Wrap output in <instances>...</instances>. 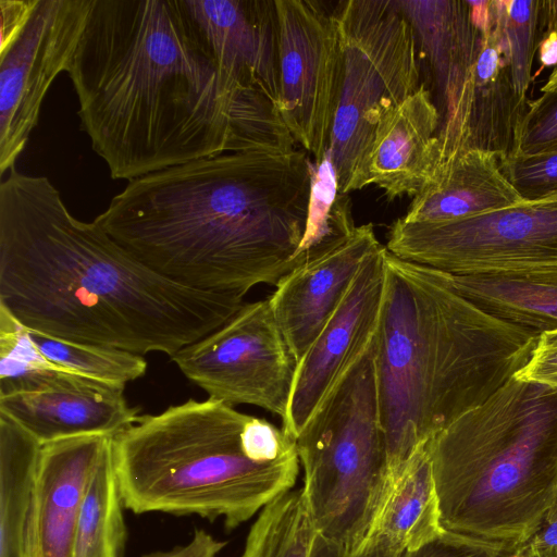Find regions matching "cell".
<instances>
[{
    "label": "cell",
    "instance_id": "obj_1",
    "mask_svg": "<svg viewBox=\"0 0 557 557\" xmlns=\"http://www.w3.org/2000/svg\"><path fill=\"white\" fill-rule=\"evenodd\" d=\"M0 185V307L30 331L170 357L226 323L244 297L178 285L95 221L76 219L46 176Z\"/></svg>",
    "mask_w": 557,
    "mask_h": 557
},
{
    "label": "cell",
    "instance_id": "obj_2",
    "mask_svg": "<svg viewBox=\"0 0 557 557\" xmlns=\"http://www.w3.org/2000/svg\"><path fill=\"white\" fill-rule=\"evenodd\" d=\"M315 177L298 147L230 150L131 181L94 221L161 276L244 297L292 271Z\"/></svg>",
    "mask_w": 557,
    "mask_h": 557
},
{
    "label": "cell",
    "instance_id": "obj_3",
    "mask_svg": "<svg viewBox=\"0 0 557 557\" xmlns=\"http://www.w3.org/2000/svg\"><path fill=\"white\" fill-rule=\"evenodd\" d=\"M67 74L114 180L231 150L235 96L184 0H92Z\"/></svg>",
    "mask_w": 557,
    "mask_h": 557
},
{
    "label": "cell",
    "instance_id": "obj_4",
    "mask_svg": "<svg viewBox=\"0 0 557 557\" xmlns=\"http://www.w3.org/2000/svg\"><path fill=\"white\" fill-rule=\"evenodd\" d=\"M374 369L389 485L411 458L529 361L539 333L462 296L451 276L385 251Z\"/></svg>",
    "mask_w": 557,
    "mask_h": 557
},
{
    "label": "cell",
    "instance_id": "obj_5",
    "mask_svg": "<svg viewBox=\"0 0 557 557\" xmlns=\"http://www.w3.org/2000/svg\"><path fill=\"white\" fill-rule=\"evenodd\" d=\"M426 447L443 529L520 549L557 500V388L513 376Z\"/></svg>",
    "mask_w": 557,
    "mask_h": 557
},
{
    "label": "cell",
    "instance_id": "obj_6",
    "mask_svg": "<svg viewBox=\"0 0 557 557\" xmlns=\"http://www.w3.org/2000/svg\"><path fill=\"white\" fill-rule=\"evenodd\" d=\"M249 414L215 398L187 399L113 436V462L124 507L222 519L232 531L295 485L298 453L275 462L247 456Z\"/></svg>",
    "mask_w": 557,
    "mask_h": 557
},
{
    "label": "cell",
    "instance_id": "obj_7",
    "mask_svg": "<svg viewBox=\"0 0 557 557\" xmlns=\"http://www.w3.org/2000/svg\"><path fill=\"white\" fill-rule=\"evenodd\" d=\"M295 443L315 533L349 552L358 550L389 487L374 339L317 408Z\"/></svg>",
    "mask_w": 557,
    "mask_h": 557
},
{
    "label": "cell",
    "instance_id": "obj_8",
    "mask_svg": "<svg viewBox=\"0 0 557 557\" xmlns=\"http://www.w3.org/2000/svg\"><path fill=\"white\" fill-rule=\"evenodd\" d=\"M336 9L341 86L329 158L337 194L366 187L382 119L422 84L414 30L397 0H349Z\"/></svg>",
    "mask_w": 557,
    "mask_h": 557
},
{
    "label": "cell",
    "instance_id": "obj_9",
    "mask_svg": "<svg viewBox=\"0 0 557 557\" xmlns=\"http://www.w3.org/2000/svg\"><path fill=\"white\" fill-rule=\"evenodd\" d=\"M386 249L451 275L557 268V203H525L442 223H392Z\"/></svg>",
    "mask_w": 557,
    "mask_h": 557
},
{
    "label": "cell",
    "instance_id": "obj_10",
    "mask_svg": "<svg viewBox=\"0 0 557 557\" xmlns=\"http://www.w3.org/2000/svg\"><path fill=\"white\" fill-rule=\"evenodd\" d=\"M171 360L211 398L260 407L281 420L286 414L297 362L269 298L245 302L226 323Z\"/></svg>",
    "mask_w": 557,
    "mask_h": 557
},
{
    "label": "cell",
    "instance_id": "obj_11",
    "mask_svg": "<svg viewBox=\"0 0 557 557\" xmlns=\"http://www.w3.org/2000/svg\"><path fill=\"white\" fill-rule=\"evenodd\" d=\"M277 17V110L296 144L329 156L337 110L342 58L336 9L311 0H274Z\"/></svg>",
    "mask_w": 557,
    "mask_h": 557
},
{
    "label": "cell",
    "instance_id": "obj_12",
    "mask_svg": "<svg viewBox=\"0 0 557 557\" xmlns=\"http://www.w3.org/2000/svg\"><path fill=\"white\" fill-rule=\"evenodd\" d=\"M92 0H39L16 40L0 52V174L26 148L44 99L67 72Z\"/></svg>",
    "mask_w": 557,
    "mask_h": 557
},
{
    "label": "cell",
    "instance_id": "obj_13",
    "mask_svg": "<svg viewBox=\"0 0 557 557\" xmlns=\"http://www.w3.org/2000/svg\"><path fill=\"white\" fill-rule=\"evenodd\" d=\"M381 246L362 262L323 330L297 362L282 430L293 441L324 398L372 344L385 288Z\"/></svg>",
    "mask_w": 557,
    "mask_h": 557
},
{
    "label": "cell",
    "instance_id": "obj_14",
    "mask_svg": "<svg viewBox=\"0 0 557 557\" xmlns=\"http://www.w3.org/2000/svg\"><path fill=\"white\" fill-rule=\"evenodd\" d=\"M0 411L41 445L82 435L115 436L141 418L128 405L124 387L64 368L35 371L8 383Z\"/></svg>",
    "mask_w": 557,
    "mask_h": 557
},
{
    "label": "cell",
    "instance_id": "obj_15",
    "mask_svg": "<svg viewBox=\"0 0 557 557\" xmlns=\"http://www.w3.org/2000/svg\"><path fill=\"white\" fill-rule=\"evenodd\" d=\"M425 55L440 101L441 163L469 150L471 85L482 39L468 1L397 0Z\"/></svg>",
    "mask_w": 557,
    "mask_h": 557
},
{
    "label": "cell",
    "instance_id": "obj_16",
    "mask_svg": "<svg viewBox=\"0 0 557 557\" xmlns=\"http://www.w3.org/2000/svg\"><path fill=\"white\" fill-rule=\"evenodd\" d=\"M233 96L256 91L278 106L274 0H184ZM278 111V110H277Z\"/></svg>",
    "mask_w": 557,
    "mask_h": 557
},
{
    "label": "cell",
    "instance_id": "obj_17",
    "mask_svg": "<svg viewBox=\"0 0 557 557\" xmlns=\"http://www.w3.org/2000/svg\"><path fill=\"white\" fill-rule=\"evenodd\" d=\"M381 246L372 223L356 225L278 281L268 298L296 362L337 309L364 259Z\"/></svg>",
    "mask_w": 557,
    "mask_h": 557
},
{
    "label": "cell",
    "instance_id": "obj_18",
    "mask_svg": "<svg viewBox=\"0 0 557 557\" xmlns=\"http://www.w3.org/2000/svg\"><path fill=\"white\" fill-rule=\"evenodd\" d=\"M112 438L82 435L41 446L32 500V557H71L88 483Z\"/></svg>",
    "mask_w": 557,
    "mask_h": 557
},
{
    "label": "cell",
    "instance_id": "obj_19",
    "mask_svg": "<svg viewBox=\"0 0 557 557\" xmlns=\"http://www.w3.org/2000/svg\"><path fill=\"white\" fill-rule=\"evenodd\" d=\"M441 115L422 83L379 123L368 154L366 186L381 188L388 200L414 197L441 163Z\"/></svg>",
    "mask_w": 557,
    "mask_h": 557
},
{
    "label": "cell",
    "instance_id": "obj_20",
    "mask_svg": "<svg viewBox=\"0 0 557 557\" xmlns=\"http://www.w3.org/2000/svg\"><path fill=\"white\" fill-rule=\"evenodd\" d=\"M504 159L497 152L469 149L442 163L400 219L442 223L525 205L506 173Z\"/></svg>",
    "mask_w": 557,
    "mask_h": 557
},
{
    "label": "cell",
    "instance_id": "obj_21",
    "mask_svg": "<svg viewBox=\"0 0 557 557\" xmlns=\"http://www.w3.org/2000/svg\"><path fill=\"white\" fill-rule=\"evenodd\" d=\"M450 276L462 296L504 321L539 334L557 327V268Z\"/></svg>",
    "mask_w": 557,
    "mask_h": 557
},
{
    "label": "cell",
    "instance_id": "obj_22",
    "mask_svg": "<svg viewBox=\"0 0 557 557\" xmlns=\"http://www.w3.org/2000/svg\"><path fill=\"white\" fill-rule=\"evenodd\" d=\"M426 446L389 485L368 540H382L404 553L419 548L444 531Z\"/></svg>",
    "mask_w": 557,
    "mask_h": 557
},
{
    "label": "cell",
    "instance_id": "obj_23",
    "mask_svg": "<svg viewBox=\"0 0 557 557\" xmlns=\"http://www.w3.org/2000/svg\"><path fill=\"white\" fill-rule=\"evenodd\" d=\"M41 446L0 411V557H32V500Z\"/></svg>",
    "mask_w": 557,
    "mask_h": 557
},
{
    "label": "cell",
    "instance_id": "obj_24",
    "mask_svg": "<svg viewBox=\"0 0 557 557\" xmlns=\"http://www.w3.org/2000/svg\"><path fill=\"white\" fill-rule=\"evenodd\" d=\"M123 508L112 438L88 483L71 557H123L127 535Z\"/></svg>",
    "mask_w": 557,
    "mask_h": 557
},
{
    "label": "cell",
    "instance_id": "obj_25",
    "mask_svg": "<svg viewBox=\"0 0 557 557\" xmlns=\"http://www.w3.org/2000/svg\"><path fill=\"white\" fill-rule=\"evenodd\" d=\"M314 535L302 488L290 490L258 513L239 557H308Z\"/></svg>",
    "mask_w": 557,
    "mask_h": 557
},
{
    "label": "cell",
    "instance_id": "obj_26",
    "mask_svg": "<svg viewBox=\"0 0 557 557\" xmlns=\"http://www.w3.org/2000/svg\"><path fill=\"white\" fill-rule=\"evenodd\" d=\"M30 337L49 361L77 374L125 387L147 372L146 359L127 350L64 341L29 330Z\"/></svg>",
    "mask_w": 557,
    "mask_h": 557
},
{
    "label": "cell",
    "instance_id": "obj_27",
    "mask_svg": "<svg viewBox=\"0 0 557 557\" xmlns=\"http://www.w3.org/2000/svg\"><path fill=\"white\" fill-rule=\"evenodd\" d=\"M491 11L502 47L509 60L516 92L525 97L532 82V62L541 1L492 0Z\"/></svg>",
    "mask_w": 557,
    "mask_h": 557
},
{
    "label": "cell",
    "instance_id": "obj_28",
    "mask_svg": "<svg viewBox=\"0 0 557 557\" xmlns=\"http://www.w3.org/2000/svg\"><path fill=\"white\" fill-rule=\"evenodd\" d=\"M58 367L40 354L29 330L0 307V382L15 381L34 371Z\"/></svg>",
    "mask_w": 557,
    "mask_h": 557
},
{
    "label": "cell",
    "instance_id": "obj_29",
    "mask_svg": "<svg viewBox=\"0 0 557 557\" xmlns=\"http://www.w3.org/2000/svg\"><path fill=\"white\" fill-rule=\"evenodd\" d=\"M557 152V94H543L531 101L516 133L507 158H530Z\"/></svg>",
    "mask_w": 557,
    "mask_h": 557
},
{
    "label": "cell",
    "instance_id": "obj_30",
    "mask_svg": "<svg viewBox=\"0 0 557 557\" xmlns=\"http://www.w3.org/2000/svg\"><path fill=\"white\" fill-rule=\"evenodd\" d=\"M504 164L510 182L527 202L557 191V152L530 158H505Z\"/></svg>",
    "mask_w": 557,
    "mask_h": 557
},
{
    "label": "cell",
    "instance_id": "obj_31",
    "mask_svg": "<svg viewBox=\"0 0 557 557\" xmlns=\"http://www.w3.org/2000/svg\"><path fill=\"white\" fill-rule=\"evenodd\" d=\"M515 549L506 544L444 530L417 549L399 557H512Z\"/></svg>",
    "mask_w": 557,
    "mask_h": 557
},
{
    "label": "cell",
    "instance_id": "obj_32",
    "mask_svg": "<svg viewBox=\"0 0 557 557\" xmlns=\"http://www.w3.org/2000/svg\"><path fill=\"white\" fill-rule=\"evenodd\" d=\"M515 377L557 388V327L540 333L529 361Z\"/></svg>",
    "mask_w": 557,
    "mask_h": 557
},
{
    "label": "cell",
    "instance_id": "obj_33",
    "mask_svg": "<svg viewBox=\"0 0 557 557\" xmlns=\"http://www.w3.org/2000/svg\"><path fill=\"white\" fill-rule=\"evenodd\" d=\"M401 554L379 539H369L358 550L349 552L342 545L315 533L308 557H399Z\"/></svg>",
    "mask_w": 557,
    "mask_h": 557
},
{
    "label": "cell",
    "instance_id": "obj_34",
    "mask_svg": "<svg viewBox=\"0 0 557 557\" xmlns=\"http://www.w3.org/2000/svg\"><path fill=\"white\" fill-rule=\"evenodd\" d=\"M39 0H0V52L8 49L22 34Z\"/></svg>",
    "mask_w": 557,
    "mask_h": 557
},
{
    "label": "cell",
    "instance_id": "obj_35",
    "mask_svg": "<svg viewBox=\"0 0 557 557\" xmlns=\"http://www.w3.org/2000/svg\"><path fill=\"white\" fill-rule=\"evenodd\" d=\"M226 544L225 541L215 539L205 529H196L187 544L175 546L170 550L147 553L141 557H218Z\"/></svg>",
    "mask_w": 557,
    "mask_h": 557
},
{
    "label": "cell",
    "instance_id": "obj_36",
    "mask_svg": "<svg viewBox=\"0 0 557 557\" xmlns=\"http://www.w3.org/2000/svg\"><path fill=\"white\" fill-rule=\"evenodd\" d=\"M518 550L524 557H543L557 550V500L546 513L539 531Z\"/></svg>",
    "mask_w": 557,
    "mask_h": 557
},
{
    "label": "cell",
    "instance_id": "obj_37",
    "mask_svg": "<svg viewBox=\"0 0 557 557\" xmlns=\"http://www.w3.org/2000/svg\"><path fill=\"white\" fill-rule=\"evenodd\" d=\"M537 50L543 66H557V33L546 32L537 44Z\"/></svg>",
    "mask_w": 557,
    "mask_h": 557
},
{
    "label": "cell",
    "instance_id": "obj_38",
    "mask_svg": "<svg viewBox=\"0 0 557 557\" xmlns=\"http://www.w3.org/2000/svg\"><path fill=\"white\" fill-rule=\"evenodd\" d=\"M541 17L544 18L546 32L557 33V0L541 1Z\"/></svg>",
    "mask_w": 557,
    "mask_h": 557
},
{
    "label": "cell",
    "instance_id": "obj_39",
    "mask_svg": "<svg viewBox=\"0 0 557 557\" xmlns=\"http://www.w3.org/2000/svg\"><path fill=\"white\" fill-rule=\"evenodd\" d=\"M542 94H557V66L548 75L546 82L541 88Z\"/></svg>",
    "mask_w": 557,
    "mask_h": 557
},
{
    "label": "cell",
    "instance_id": "obj_40",
    "mask_svg": "<svg viewBox=\"0 0 557 557\" xmlns=\"http://www.w3.org/2000/svg\"><path fill=\"white\" fill-rule=\"evenodd\" d=\"M530 203V202H527ZM532 205L535 203H557V191L550 193L535 201H531Z\"/></svg>",
    "mask_w": 557,
    "mask_h": 557
},
{
    "label": "cell",
    "instance_id": "obj_41",
    "mask_svg": "<svg viewBox=\"0 0 557 557\" xmlns=\"http://www.w3.org/2000/svg\"><path fill=\"white\" fill-rule=\"evenodd\" d=\"M543 557H557V550L552 552V553H549V554H547V555H545Z\"/></svg>",
    "mask_w": 557,
    "mask_h": 557
}]
</instances>
